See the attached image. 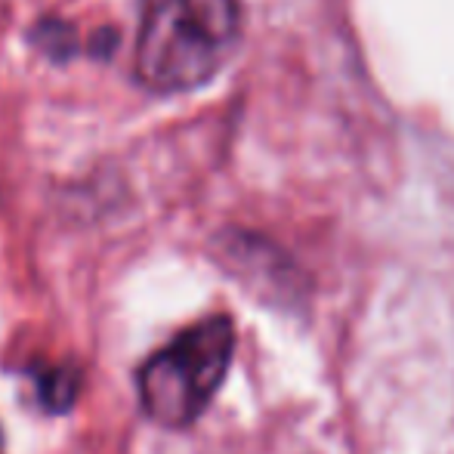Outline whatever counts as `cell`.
I'll use <instances>...</instances> for the list:
<instances>
[{"mask_svg":"<svg viewBox=\"0 0 454 454\" xmlns=\"http://www.w3.org/2000/svg\"><path fill=\"white\" fill-rule=\"evenodd\" d=\"M239 37V0H143L133 72L158 96L189 93L226 66Z\"/></svg>","mask_w":454,"mask_h":454,"instance_id":"1","label":"cell"},{"mask_svg":"<svg viewBox=\"0 0 454 454\" xmlns=\"http://www.w3.org/2000/svg\"><path fill=\"white\" fill-rule=\"evenodd\" d=\"M37 389H41V402L50 408V411H66L72 408L74 393H78V380H74L68 371L53 368V371H43L37 377Z\"/></svg>","mask_w":454,"mask_h":454,"instance_id":"3","label":"cell"},{"mask_svg":"<svg viewBox=\"0 0 454 454\" xmlns=\"http://www.w3.org/2000/svg\"><path fill=\"white\" fill-rule=\"evenodd\" d=\"M232 353V318L210 316L185 328L139 368L137 393L143 411L170 430L195 424L226 380Z\"/></svg>","mask_w":454,"mask_h":454,"instance_id":"2","label":"cell"},{"mask_svg":"<svg viewBox=\"0 0 454 454\" xmlns=\"http://www.w3.org/2000/svg\"><path fill=\"white\" fill-rule=\"evenodd\" d=\"M0 454H4V436H0Z\"/></svg>","mask_w":454,"mask_h":454,"instance_id":"4","label":"cell"}]
</instances>
